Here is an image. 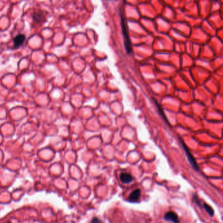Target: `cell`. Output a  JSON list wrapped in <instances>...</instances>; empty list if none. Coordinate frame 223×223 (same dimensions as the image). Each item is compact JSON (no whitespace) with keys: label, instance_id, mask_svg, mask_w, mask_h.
<instances>
[{"label":"cell","instance_id":"1","mask_svg":"<svg viewBox=\"0 0 223 223\" xmlns=\"http://www.w3.org/2000/svg\"><path fill=\"white\" fill-rule=\"evenodd\" d=\"M120 18H121V26L123 29V33L124 36V46L125 49L128 54L132 52V43L130 38V35L128 33V28L127 27V23H126V19L125 16L124 7L120 9Z\"/></svg>","mask_w":223,"mask_h":223},{"label":"cell","instance_id":"2","mask_svg":"<svg viewBox=\"0 0 223 223\" xmlns=\"http://www.w3.org/2000/svg\"><path fill=\"white\" fill-rule=\"evenodd\" d=\"M181 142H182V145H183V147L185 150V153H186V157H187V159H188V161L189 162V163L190 164V165L192 166V167L194 168V170L195 171H197L198 172L199 170V167L198 166V164L197 162L194 158V157L193 156H192V154L190 153V152L189 151V150L188 149V147H186V145L185 144V143L181 140Z\"/></svg>","mask_w":223,"mask_h":223},{"label":"cell","instance_id":"3","mask_svg":"<svg viewBox=\"0 0 223 223\" xmlns=\"http://www.w3.org/2000/svg\"><path fill=\"white\" fill-rule=\"evenodd\" d=\"M164 219L167 222H171L173 223H180V219L177 213L170 211L164 214Z\"/></svg>","mask_w":223,"mask_h":223},{"label":"cell","instance_id":"4","mask_svg":"<svg viewBox=\"0 0 223 223\" xmlns=\"http://www.w3.org/2000/svg\"><path fill=\"white\" fill-rule=\"evenodd\" d=\"M141 191L140 189H137L132 191L128 196V200L130 202H136L140 198Z\"/></svg>","mask_w":223,"mask_h":223},{"label":"cell","instance_id":"5","mask_svg":"<svg viewBox=\"0 0 223 223\" xmlns=\"http://www.w3.org/2000/svg\"><path fill=\"white\" fill-rule=\"evenodd\" d=\"M134 178L128 173L123 172L120 174V180L124 184H128L133 181Z\"/></svg>","mask_w":223,"mask_h":223},{"label":"cell","instance_id":"6","mask_svg":"<svg viewBox=\"0 0 223 223\" xmlns=\"http://www.w3.org/2000/svg\"><path fill=\"white\" fill-rule=\"evenodd\" d=\"M26 38L25 35L24 34H19L17 35L16 37L15 38L14 40H13V43H14V47L15 48H18L20 46H21L22 45V43L25 41Z\"/></svg>","mask_w":223,"mask_h":223},{"label":"cell","instance_id":"7","mask_svg":"<svg viewBox=\"0 0 223 223\" xmlns=\"http://www.w3.org/2000/svg\"><path fill=\"white\" fill-rule=\"evenodd\" d=\"M33 19L37 22H42L45 19V16L43 15V13L41 11H38L34 12L33 14Z\"/></svg>","mask_w":223,"mask_h":223},{"label":"cell","instance_id":"8","mask_svg":"<svg viewBox=\"0 0 223 223\" xmlns=\"http://www.w3.org/2000/svg\"><path fill=\"white\" fill-rule=\"evenodd\" d=\"M202 207H203V209L206 211V212L209 215V216H213L214 215V209L211 207L209 204L203 203Z\"/></svg>","mask_w":223,"mask_h":223},{"label":"cell","instance_id":"9","mask_svg":"<svg viewBox=\"0 0 223 223\" xmlns=\"http://www.w3.org/2000/svg\"><path fill=\"white\" fill-rule=\"evenodd\" d=\"M193 201L197 204V206H198L199 207H202V203H201V202H200V199H199V198H198V196H197V195H194V196H193Z\"/></svg>","mask_w":223,"mask_h":223},{"label":"cell","instance_id":"10","mask_svg":"<svg viewBox=\"0 0 223 223\" xmlns=\"http://www.w3.org/2000/svg\"><path fill=\"white\" fill-rule=\"evenodd\" d=\"M90 223H104L102 222V221L101 219H100L98 217H94Z\"/></svg>","mask_w":223,"mask_h":223}]
</instances>
